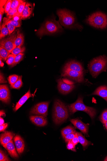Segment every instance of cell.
I'll return each mask as SVG.
<instances>
[{"mask_svg": "<svg viewBox=\"0 0 107 161\" xmlns=\"http://www.w3.org/2000/svg\"><path fill=\"white\" fill-rule=\"evenodd\" d=\"M57 14L59 18V22L62 25L67 28L82 30L83 26L78 22L73 12L66 9H60L57 11Z\"/></svg>", "mask_w": 107, "mask_h": 161, "instance_id": "obj_1", "label": "cell"}, {"mask_svg": "<svg viewBox=\"0 0 107 161\" xmlns=\"http://www.w3.org/2000/svg\"><path fill=\"white\" fill-rule=\"evenodd\" d=\"M63 31L59 22L55 18L46 21L37 31L36 34L40 37L45 35H53Z\"/></svg>", "mask_w": 107, "mask_h": 161, "instance_id": "obj_2", "label": "cell"}, {"mask_svg": "<svg viewBox=\"0 0 107 161\" xmlns=\"http://www.w3.org/2000/svg\"><path fill=\"white\" fill-rule=\"evenodd\" d=\"M90 74L94 78H96L102 72L107 69V57L104 55L94 58L88 66Z\"/></svg>", "mask_w": 107, "mask_h": 161, "instance_id": "obj_3", "label": "cell"}, {"mask_svg": "<svg viewBox=\"0 0 107 161\" xmlns=\"http://www.w3.org/2000/svg\"><path fill=\"white\" fill-rule=\"evenodd\" d=\"M69 116L67 107L62 101L56 100L54 102L53 114L54 122L56 125L62 124L67 119Z\"/></svg>", "mask_w": 107, "mask_h": 161, "instance_id": "obj_4", "label": "cell"}, {"mask_svg": "<svg viewBox=\"0 0 107 161\" xmlns=\"http://www.w3.org/2000/svg\"><path fill=\"white\" fill-rule=\"evenodd\" d=\"M85 22L96 28L104 29L107 27V16L101 12H96L89 16Z\"/></svg>", "mask_w": 107, "mask_h": 161, "instance_id": "obj_5", "label": "cell"}, {"mask_svg": "<svg viewBox=\"0 0 107 161\" xmlns=\"http://www.w3.org/2000/svg\"><path fill=\"white\" fill-rule=\"evenodd\" d=\"M68 108L71 114H73L78 111H82L88 114L92 119L95 118L97 113V111L95 108L87 106L84 104L83 98L81 96L78 97L74 103L69 105Z\"/></svg>", "mask_w": 107, "mask_h": 161, "instance_id": "obj_6", "label": "cell"}, {"mask_svg": "<svg viewBox=\"0 0 107 161\" xmlns=\"http://www.w3.org/2000/svg\"><path fill=\"white\" fill-rule=\"evenodd\" d=\"M49 104V102H41L34 106L30 111V114L36 115L47 117Z\"/></svg>", "mask_w": 107, "mask_h": 161, "instance_id": "obj_7", "label": "cell"}, {"mask_svg": "<svg viewBox=\"0 0 107 161\" xmlns=\"http://www.w3.org/2000/svg\"><path fill=\"white\" fill-rule=\"evenodd\" d=\"M17 35L16 32H15L8 37L2 39L1 41V46L3 47L11 53L12 50L16 47L14 42Z\"/></svg>", "mask_w": 107, "mask_h": 161, "instance_id": "obj_8", "label": "cell"}, {"mask_svg": "<svg viewBox=\"0 0 107 161\" xmlns=\"http://www.w3.org/2000/svg\"><path fill=\"white\" fill-rule=\"evenodd\" d=\"M84 74L83 73L74 70L63 69L62 76L63 77H69L78 82L81 83L84 80Z\"/></svg>", "mask_w": 107, "mask_h": 161, "instance_id": "obj_9", "label": "cell"}, {"mask_svg": "<svg viewBox=\"0 0 107 161\" xmlns=\"http://www.w3.org/2000/svg\"><path fill=\"white\" fill-rule=\"evenodd\" d=\"M59 92L62 94H67L70 92L74 89L75 86L66 82L62 79L57 80Z\"/></svg>", "mask_w": 107, "mask_h": 161, "instance_id": "obj_10", "label": "cell"}, {"mask_svg": "<svg viewBox=\"0 0 107 161\" xmlns=\"http://www.w3.org/2000/svg\"><path fill=\"white\" fill-rule=\"evenodd\" d=\"M63 69H68L83 74L84 73V70L82 64L75 61H72L68 62L66 64Z\"/></svg>", "mask_w": 107, "mask_h": 161, "instance_id": "obj_11", "label": "cell"}, {"mask_svg": "<svg viewBox=\"0 0 107 161\" xmlns=\"http://www.w3.org/2000/svg\"><path fill=\"white\" fill-rule=\"evenodd\" d=\"M0 100L4 103L8 104L10 101V92L7 85L0 86Z\"/></svg>", "mask_w": 107, "mask_h": 161, "instance_id": "obj_12", "label": "cell"}, {"mask_svg": "<svg viewBox=\"0 0 107 161\" xmlns=\"http://www.w3.org/2000/svg\"><path fill=\"white\" fill-rule=\"evenodd\" d=\"M71 122L74 125L75 128L80 130L82 132L87 136H88V128L87 125L84 123L81 120L78 119H72Z\"/></svg>", "mask_w": 107, "mask_h": 161, "instance_id": "obj_13", "label": "cell"}, {"mask_svg": "<svg viewBox=\"0 0 107 161\" xmlns=\"http://www.w3.org/2000/svg\"><path fill=\"white\" fill-rule=\"evenodd\" d=\"M30 120L32 123L39 126H44L48 124L45 117L39 115H33L30 116Z\"/></svg>", "mask_w": 107, "mask_h": 161, "instance_id": "obj_14", "label": "cell"}, {"mask_svg": "<svg viewBox=\"0 0 107 161\" xmlns=\"http://www.w3.org/2000/svg\"><path fill=\"white\" fill-rule=\"evenodd\" d=\"M13 141L18 153L21 154L24 152L25 147L23 139L20 136L17 135L14 137Z\"/></svg>", "mask_w": 107, "mask_h": 161, "instance_id": "obj_15", "label": "cell"}, {"mask_svg": "<svg viewBox=\"0 0 107 161\" xmlns=\"http://www.w3.org/2000/svg\"><path fill=\"white\" fill-rule=\"evenodd\" d=\"M3 146L7 150L12 157L15 158H19V156L16 152V148L12 140Z\"/></svg>", "mask_w": 107, "mask_h": 161, "instance_id": "obj_16", "label": "cell"}, {"mask_svg": "<svg viewBox=\"0 0 107 161\" xmlns=\"http://www.w3.org/2000/svg\"><path fill=\"white\" fill-rule=\"evenodd\" d=\"M92 95L100 96L107 102V86H102L99 87Z\"/></svg>", "mask_w": 107, "mask_h": 161, "instance_id": "obj_17", "label": "cell"}, {"mask_svg": "<svg viewBox=\"0 0 107 161\" xmlns=\"http://www.w3.org/2000/svg\"><path fill=\"white\" fill-rule=\"evenodd\" d=\"M14 136V134L10 131H7L1 135L0 142L2 145H3L10 142Z\"/></svg>", "mask_w": 107, "mask_h": 161, "instance_id": "obj_18", "label": "cell"}, {"mask_svg": "<svg viewBox=\"0 0 107 161\" xmlns=\"http://www.w3.org/2000/svg\"><path fill=\"white\" fill-rule=\"evenodd\" d=\"M32 97V95L30 93V90H29L28 92L23 96L18 102L16 106H15L13 109V111L14 112L17 111L24 104L25 102L29 97Z\"/></svg>", "mask_w": 107, "mask_h": 161, "instance_id": "obj_19", "label": "cell"}, {"mask_svg": "<svg viewBox=\"0 0 107 161\" xmlns=\"http://www.w3.org/2000/svg\"><path fill=\"white\" fill-rule=\"evenodd\" d=\"M33 12V7L31 4L26 3L21 17V19H25L31 15Z\"/></svg>", "mask_w": 107, "mask_h": 161, "instance_id": "obj_20", "label": "cell"}, {"mask_svg": "<svg viewBox=\"0 0 107 161\" xmlns=\"http://www.w3.org/2000/svg\"><path fill=\"white\" fill-rule=\"evenodd\" d=\"M9 20H10L8 18H4L3 25L2 26H1L0 38L1 40L9 35V31L6 25Z\"/></svg>", "mask_w": 107, "mask_h": 161, "instance_id": "obj_21", "label": "cell"}, {"mask_svg": "<svg viewBox=\"0 0 107 161\" xmlns=\"http://www.w3.org/2000/svg\"><path fill=\"white\" fill-rule=\"evenodd\" d=\"M24 42V36L19 30L17 31V35L15 41V45L16 47H22Z\"/></svg>", "mask_w": 107, "mask_h": 161, "instance_id": "obj_22", "label": "cell"}, {"mask_svg": "<svg viewBox=\"0 0 107 161\" xmlns=\"http://www.w3.org/2000/svg\"><path fill=\"white\" fill-rule=\"evenodd\" d=\"M79 140V142L83 146L84 148H85L91 144V142L88 141L83 136L81 133L76 132Z\"/></svg>", "mask_w": 107, "mask_h": 161, "instance_id": "obj_23", "label": "cell"}, {"mask_svg": "<svg viewBox=\"0 0 107 161\" xmlns=\"http://www.w3.org/2000/svg\"><path fill=\"white\" fill-rule=\"evenodd\" d=\"M76 131L73 127L71 126H68L64 128L62 131V134L63 138L67 135L72 134H75Z\"/></svg>", "mask_w": 107, "mask_h": 161, "instance_id": "obj_24", "label": "cell"}, {"mask_svg": "<svg viewBox=\"0 0 107 161\" xmlns=\"http://www.w3.org/2000/svg\"><path fill=\"white\" fill-rule=\"evenodd\" d=\"M10 53L3 46L0 47V57L4 61H7V58Z\"/></svg>", "mask_w": 107, "mask_h": 161, "instance_id": "obj_25", "label": "cell"}, {"mask_svg": "<svg viewBox=\"0 0 107 161\" xmlns=\"http://www.w3.org/2000/svg\"><path fill=\"white\" fill-rule=\"evenodd\" d=\"M25 50V48L24 47H17L12 50L11 53L13 55L17 56L20 53H24Z\"/></svg>", "mask_w": 107, "mask_h": 161, "instance_id": "obj_26", "label": "cell"}, {"mask_svg": "<svg viewBox=\"0 0 107 161\" xmlns=\"http://www.w3.org/2000/svg\"><path fill=\"white\" fill-rule=\"evenodd\" d=\"M22 76H19V78L17 82L13 85L10 86L11 88L16 89H20L23 84L22 81Z\"/></svg>", "mask_w": 107, "mask_h": 161, "instance_id": "obj_27", "label": "cell"}, {"mask_svg": "<svg viewBox=\"0 0 107 161\" xmlns=\"http://www.w3.org/2000/svg\"><path fill=\"white\" fill-rule=\"evenodd\" d=\"M26 4V3L24 1L20 4L18 8L17 13L14 17H18L21 18Z\"/></svg>", "mask_w": 107, "mask_h": 161, "instance_id": "obj_28", "label": "cell"}, {"mask_svg": "<svg viewBox=\"0 0 107 161\" xmlns=\"http://www.w3.org/2000/svg\"><path fill=\"white\" fill-rule=\"evenodd\" d=\"M24 55L23 53H21L17 55L15 57L14 62L11 66L12 67L14 66L19 64L23 59Z\"/></svg>", "mask_w": 107, "mask_h": 161, "instance_id": "obj_29", "label": "cell"}, {"mask_svg": "<svg viewBox=\"0 0 107 161\" xmlns=\"http://www.w3.org/2000/svg\"><path fill=\"white\" fill-rule=\"evenodd\" d=\"M19 76L17 75H13L9 76L8 79L9 84L12 86L16 83L19 78Z\"/></svg>", "mask_w": 107, "mask_h": 161, "instance_id": "obj_30", "label": "cell"}, {"mask_svg": "<svg viewBox=\"0 0 107 161\" xmlns=\"http://www.w3.org/2000/svg\"><path fill=\"white\" fill-rule=\"evenodd\" d=\"M18 12V9H10L7 14L8 18L10 20L13 18Z\"/></svg>", "mask_w": 107, "mask_h": 161, "instance_id": "obj_31", "label": "cell"}, {"mask_svg": "<svg viewBox=\"0 0 107 161\" xmlns=\"http://www.w3.org/2000/svg\"><path fill=\"white\" fill-rule=\"evenodd\" d=\"M99 119L104 125L107 121V109L104 111L100 116Z\"/></svg>", "mask_w": 107, "mask_h": 161, "instance_id": "obj_32", "label": "cell"}, {"mask_svg": "<svg viewBox=\"0 0 107 161\" xmlns=\"http://www.w3.org/2000/svg\"><path fill=\"white\" fill-rule=\"evenodd\" d=\"M23 2L21 0H14V1H12L11 9H18L19 5Z\"/></svg>", "mask_w": 107, "mask_h": 161, "instance_id": "obj_33", "label": "cell"}, {"mask_svg": "<svg viewBox=\"0 0 107 161\" xmlns=\"http://www.w3.org/2000/svg\"><path fill=\"white\" fill-rule=\"evenodd\" d=\"M16 56L12 54H9L7 58V64L11 66L14 62Z\"/></svg>", "mask_w": 107, "mask_h": 161, "instance_id": "obj_34", "label": "cell"}, {"mask_svg": "<svg viewBox=\"0 0 107 161\" xmlns=\"http://www.w3.org/2000/svg\"><path fill=\"white\" fill-rule=\"evenodd\" d=\"M11 24L16 27H19L21 26V20H16L13 19L8 21Z\"/></svg>", "mask_w": 107, "mask_h": 161, "instance_id": "obj_35", "label": "cell"}, {"mask_svg": "<svg viewBox=\"0 0 107 161\" xmlns=\"http://www.w3.org/2000/svg\"><path fill=\"white\" fill-rule=\"evenodd\" d=\"M77 135V133H72L66 135L64 138L66 142L68 143Z\"/></svg>", "mask_w": 107, "mask_h": 161, "instance_id": "obj_36", "label": "cell"}, {"mask_svg": "<svg viewBox=\"0 0 107 161\" xmlns=\"http://www.w3.org/2000/svg\"><path fill=\"white\" fill-rule=\"evenodd\" d=\"M10 159L5 153L3 151L1 150V151H0V161H10Z\"/></svg>", "mask_w": 107, "mask_h": 161, "instance_id": "obj_37", "label": "cell"}, {"mask_svg": "<svg viewBox=\"0 0 107 161\" xmlns=\"http://www.w3.org/2000/svg\"><path fill=\"white\" fill-rule=\"evenodd\" d=\"M6 25L9 31V35H10L14 31L16 27H14L8 21Z\"/></svg>", "mask_w": 107, "mask_h": 161, "instance_id": "obj_38", "label": "cell"}, {"mask_svg": "<svg viewBox=\"0 0 107 161\" xmlns=\"http://www.w3.org/2000/svg\"><path fill=\"white\" fill-rule=\"evenodd\" d=\"M12 1L11 0H8L4 6L5 13L7 14L11 9V5Z\"/></svg>", "mask_w": 107, "mask_h": 161, "instance_id": "obj_39", "label": "cell"}, {"mask_svg": "<svg viewBox=\"0 0 107 161\" xmlns=\"http://www.w3.org/2000/svg\"><path fill=\"white\" fill-rule=\"evenodd\" d=\"M67 148L69 150H71L74 152H76L75 148V145H74L71 141L68 143L67 145Z\"/></svg>", "mask_w": 107, "mask_h": 161, "instance_id": "obj_40", "label": "cell"}, {"mask_svg": "<svg viewBox=\"0 0 107 161\" xmlns=\"http://www.w3.org/2000/svg\"><path fill=\"white\" fill-rule=\"evenodd\" d=\"M71 142L75 145H77L78 143H79V141L78 135L76 136L71 141Z\"/></svg>", "mask_w": 107, "mask_h": 161, "instance_id": "obj_41", "label": "cell"}, {"mask_svg": "<svg viewBox=\"0 0 107 161\" xmlns=\"http://www.w3.org/2000/svg\"><path fill=\"white\" fill-rule=\"evenodd\" d=\"M4 12H5V9L3 7H1L0 8V23H1V25L3 17Z\"/></svg>", "mask_w": 107, "mask_h": 161, "instance_id": "obj_42", "label": "cell"}, {"mask_svg": "<svg viewBox=\"0 0 107 161\" xmlns=\"http://www.w3.org/2000/svg\"><path fill=\"white\" fill-rule=\"evenodd\" d=\"M8 126V124H4L0 126V131L1 132L4 131Z\"/></svg>", "mask_w": 107, "mask_h": 161, "instance_id": "obj_43", "label": "cell"}, {"mask_svg": "<svg viewBox=\"0 0 107 161\" xmlns=\"http://www.w3.org/2000/svg\"><path fill=\"white\" fill-rule=\"evenodd\" d=\"M0 76H1V77H0V78H1V80H0L1 83H7V81L5 80V77L2 73H1Z\"/></svg>", "mask_w": 107, "mask_h": 161, "instance_id": "obj_44", "label": "cell"}, {"mask_svg": "<svg viewBox=\"0 0 107 161\" xmlns=\"http://www.w3.org/2000/svg\"><path fill=\"white\" fill-rule=\"evenodd\" d=\"M7 2V1H1V5H0L1 7L5 6Z\"/></svg>", "mask_w": 107, "mask_h": 161, "instance_id": "obj_45", "label": "cell"}, {"mask_svg": "<svg viewBox=\"0 0 107 161\" xmlns=\"http://www.w3.org/2000/svg\"><path fill=\"white\" fill-rule=\"evenodd\" d=\"M0 125H2L4 124V121L3 118L1 117L0 118Z\"/></svg>", "mask_w": 107, "mask_h": 161, "instance_id": "obj_46", "label": "cell"}, {"mask_svg": "<svg viewBox=\"0 0 107 161\" xmlns=\"http://www.w3.org/2000/svg\"><path fill=\"white\" fill-rule=\"evenodd\" d=\"M2 59V58H1V59H0V66H1V67H3L4 65V64L3 62Z\"/></svg>", "mask_w": 107, "mask_h": 161, "instance_id": "obj_47", "label": "cell"}, {"mask_svg": "<svg viewBox=\"0 0 107 161\" xmlns=\"http://www.w3.org/2000/svg\"><path fill=\"white\" fill-rule=\"evenodd\" d=\"M5 115V113L4 112V111L3 110L1 111V117L2 116H4Z\"/></svg>", "mask_w": 107, "mask_h": 161, "instance_id": "obj_48", "label": "cell"}, {"mask_svg": "<svg viewBox=\"0 0 107 161\" xmlns=\"http://www.w3.org/2000/svg\"><path fill=\"white\" fill-rule=\"evenodd\" d=\"M105 127L107 130V121L104 124Z\"/></svg>", "mask_w": 107, "mask_h": 161, "instance_id": "obj_49", "label": "cell"}, {"mask_svg": "<svg viewBox=\"0 0 107 161\" xmlns=\"http://www.w3.org/2000/svg\"><path fill=\"white\" fill-rule=\"evenodd\" d=\"M104 161H107V156H106L104 159Z\"/></svg>", "mask_w": 107, "mask_h": 161, "instance_id": "obj_50", "label": "cell"}]
</instances>
